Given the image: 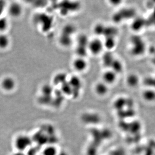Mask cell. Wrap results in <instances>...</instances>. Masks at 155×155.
I'll return each instance as SVG.
<instances>
[{"label":"cell","instance_id":"6da1fadb","mask_svg":"<svg viewBox=\"0 0 155 155\" xmlns=\"http://www.w3.org/2000/svg\"><path fill=\"white\" fill-rule=\"evenodd\" d=\"M31 138L28 136L22 135L17 137L15 141V146L17 149L22 152L27 149L31 143Z\"/></svg>","mask_w":155,"mask_h":155},{"label":"cell","instance_id":"7a4b0ae2","mask_svg":"<svg viewBox=\"0 0 155 155\" xmlns=\"http://www.w3.org/2000/svg\"><path fill=\"white\" fill-rule=\"evenodd\" d=\"M104 42L99 39H94L89 43L88 49L93 54H99L104 48Z\"/></svg>","mask_w":155,"mask_h":155},{"label":"cell","instance_id":"3957f363","mask_svg":"<svg viewBox=\"0 0 155 155\" xmlns=\"http://www.w3.org/2000/svg\"><path fill=\"white\" fill-rule=\"evenodd\" d=\"M132 43L133 45L132 51L134 53L138 51V54H142L143 52L145 49L144 42L139 37H134L132 40Z\"/></svg>","mask_w":155,"mask_h":155},{"label":"cell","instance_id":"277c9868","mask_svg":"<svg viewBox=\"0 0 155 155\" xmlns=\"http://www.w3.org/2000/svg\"><path fill=\"white\" fill-rule=\"evenodd\" d=\"M72 65L75 70L79 72H82L86 69L87 65V61L84 58L79 57L74 60Z\"/></svg>","mask_w":155,"mask_h":155},{"label":"cell","instance_id":"5b68a950","mask_svg":"<svg viewBox=\"0 0 155 155\" xmlns=\"http://www.w3.org/2000/svg\"><path fill=\"white\" fill-rule=\"evenodd\" d=\"M116 73L113 70H108L104 73L103 75L104 82L107 84L114 83L116 80Z\"/></svg>","mask_w":155,"mask_h":155},{"label":"cell","instance_id":"8992f818","mask_svg":"<svg viewBox=\"0 0 155 155\" xmlns=\"http://www.w3.org/2000/svg\"><path fill=\"white\" fill-rule=\"evenodd\" d=\"M104 82H100L96 85L95 91L96 94L100 96L105 95L108 92V87Z\"/></svg>","mask_w":155,"mask_h":155},{"label":"cell","instance_id":"52a82bcc","mask_svg":"<svg viewBox=\"0 0 155 155\" xmlns=\"http://www.w3.org/2000/svg\"><path fill=\"white\" fill-rule=\"evenodd\" d=\"M114 58L111 53L107 52L103 56V63L106 67H111L114 61Z\"/></svg>","mask_w":155,"mask_h":155},{"label":"cell","instance_id":"ba28073f","mask_svg":"<svg viewBox=\"0 0 155 155\" xmlns=\"http://www.w3.org/2000/svg\"><path fill=\"white\" fill-rule=\"evenodd\" d=\"M127 83L130 86L134 87L138 84L139 78L137 75L131 74L128 75L127 79Z\"/></svg>","mask_w":155,"mask_h":155},{"label":"cell","instance_id":"9c48e42d","mask_svg":"<svg viewBox=\"0 0 155 155\" xmlns=\"http://www.w3.org/2000/svg\"><path fill=\"white\" fill-rule=\"evenodd\" d=\"M57 149L53 146H49L45 148L43 151V155H58Z\"/></svg>","mask_w":155,"mask_h":155},{"label":"cell","instance_id":"30bf717a","mask_svg":"<svg viewBox=\"0 0 155 155\" xmlns=\"http://www.w3.org/2000/svg\"><path fill=\"white\" fill-rule=\"evenodd\" d=\"M111 68L112 70L116 73L120 72L122 69V65L121 62L117 60H114L113 64L111 65Z\"/></svg>","mask_w":155,"mask_h":155},{"label":"cell","instance_id":"8fae6325","mask_svg":"<svg viewBox=\"0 0 155 155\" xmlns=\"http://www.w3.org/2000/svg\"><path fill=\"white\" fill-rule=\"evenodd\" d=\"M114 37L106 38L105 41L104 43V46L108 49H111L115 47V41Z\"/></svg>","mask_w":155,"mask_h":155},{"label":"cell","instance_id":"7c38bea8","mask_svg":"<svg viewBox=\"0 0 155 155\" xmlns=\"http://www.w3.org/2000/svg\"><path fill=\"white\" fill-rule=\"evenodd\" d=\"M78 46L88 48L89 41H88V38L86 36L82 35L79 36L78 38Z\"/></svg>","mask_w":155,"mask_h":155},{"label":"cell","instance_id":"4fadbf2b","mask_svg":"<svg viewBox=\"0 0 155 155\" xmlns=\"http://www.w3.org/2000/svg\"><path fill=\"white\" fill-rule=\"evenodd\" d=\"M106 27L101 24H98L95 26L94 31L97 35H104Z\"/></svg>","mask_w":155,"mask_h":155},{"label":"cell","instance_id":"5bb4252c","mask_svg":"<svg viewBox=\"0 0 155 155\" xmlns=\"http://www.w3.org/2000/svg\"><path fill=\"white\" fill-rule=\"evenodd\" d=\"M60 42H61V44L65 46H69L71 43V39L70 36L62 34L61 39H60Z\"/></svg>","mask_w":155,"mask_h":155},{"label":"cell","instance_id":"9a60e30c","mask_svg":"<svg viewBox=\"0 0 155 155\" xmlns=\"http://www.w3.org/2000/svg\"><path fill=\"white\" fill-rule=\"evenodd\" d=\"M75 31V28L73 27L72 25H69L66 26L63 30V33L62 34L66 35H69L73 34Z\"/></svg>","mask_w":155,"mask_h":155},{"label":"cell","instance_id":"2e32d148","mask_svg":"<svg viewBox=\"0 0 155 155\" xmlns=\"http://www.w3.org/2000/svg\"><path fill=\"white\" fill-rule=\"evenodd\" d=\"M144 97L147 99H153L155 98V93L153 91H147L144 92Z\"/></svg>","mask_w":155,"mask_h":155},{"label":"cell","instance_id":"e0dca14e","mask_svg":"<svg viewBox=\"0 0 155 155\" xmlns=\"http://www.w3.org/2000/svg\"><path fill=\"white\" fill-rule=\"evenodd\" d=\"M3 87H4V88L5 89L7 90H10L14 87V83L11 81L8 80L4 82Z\"/></svg>","mask_w":155,"mask_h":155},{"label":"cell","instance_id":"ac0fdd59","mask_svg":"<svg viewBox=\"0 0 155 155\" xmlns=\"http://www.w3.org/2000/svg\"><path fill=\"white\" fill-rule=\"evenodd\" d=\"M13 155H25L23 154V153L21 152H19L16 153L14 154Z\"/></svg>","mask_w":155,"mask_h":155},{"label":"cell","instance_id":"d6986e66","mask_svg":"<svg viewBox=\"0 0 155 155\" xmlns=\"http://www.w3.org/2000/svg\"><path fill=\"white\" fill-rule=\"evenodd\" d=\"M58 155H67V154L66 153L64 152H63L60 153V154H58Z\"/></svg>","mask_w":155,"mask_h":155}]
</instances>
